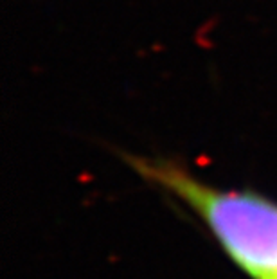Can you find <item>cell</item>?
Returning a JSON list of instances; mask_svg holds the SVG:
<instances>
[{
    "instance_id": "cell-1",
    "label": "cell",
    "mask_w": 277,
    "mask_h": 279,
    "mask_svg": "<svg viewBox=\"0 0 277 279\" xmlns=\"http://www.w3.org/2000/svg\"><path fill=\"white\" fill-rule=\"evenodd\" d=\"M128 166L198 216L225 256L250 279H277V202L207 184L167 159L130 155Z\"/></svg>"
}]
</instances>
